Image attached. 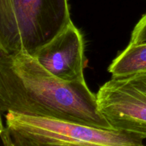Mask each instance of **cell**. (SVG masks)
I'll use <instances>...</instances> for the list:
<instances>
[{
	"mask_svg": "<svg viewBox=\"0 0 146 146\" xmlns=\"http://www.w3.org/2000/svg\"><path fill=\"white\" fill-rule=\"evenodd\" d=\"M0 111L113 129L86 81H61L24 53L0 55Z\"/></svg>",
	"mask_w": 146,
	"mask_h": 146,
	"instance_id": "1",
	"label": "cell"
},
{
	"mask_svg": "<svg viewBox=\"0 0 146 146\" xmlns=\"http://www.w3.org/2000/svg\"><path fill=\"white\" fill-rule=\"evenodd\" d=\"M71 22L68 0H0V55L34 56Z\"/></svg>",
	"mask_w": 146,
	"mask_h": 146,
	"instance_id": "2",
	"label": "cell"
},
{
	"mask_svg": "<svg viewBox=\"0 0 146 146\" xmlns=\"http://www.w3.org/2000/svg\"><path fill=\"white\" fill-rule=\"evenodd\" d=\"M6 127L40 146H145L138 135L115 129L9 112Z\"/></svg>",
	"mask_w": 146,
	"mask_h": 146,
	"instance_id": "3",
	"label": "cell"
},
{
	"mask_svg": "<svg viewBox=\"0 0 146 146\" xmlns=\"http://www.w3.org/2000/svg\"><path fill=\"white\" fill-rule=\"evenodd\" d=\"M96 98L113 129L146 138V71L113 76L101 86Z\"/></svg>",
	"mask_w": 146,
	"mask_h": 146,
	"instance_id": "4",
	"label": "cell"
},
{
	"mask_svg": "<svg viewBox=\"0 0 146 146\" xmlns=\"http://www.w3.org/2000/svg\"><path fill=\"white\" fill-rule=\"evenodd\" d=\"M34 57L43 68L61 81H86L84 38L73 21Z\"/></svg>",
	"mask_w": 146,
	"mask_h": 146,
	"instance_id": "5",
	"label": "cell"
},
{
	"mask_svg": "<svg viewBox=\"0 0 146 146\" xmlns=\"http://www.w3.org/2000/svg\"><path fill=\"white\" fill-rule=\"evenodd\" d=\"M143 71H146V43L129 44L108 68V72L113 76H123Z\"/></svg>",
	"mask_w": 146,
	"mask_h": 146,
	"instance_id": "6",
	"label": "cell"
},
{
	"mask_svg": "<svg viewBox=\"0 0 146 146\" xmlns=\"http://www.w3.org/2000/svg\"><path fill=\"white\" fill-rule=\"evenodd\" d=\"M4 132L8 146H40L17 131L9 129L6 126Z\"/></svg>",
	"mask_w": 146,
	"mask_h": 146,
	"instance_id": "7",
	"label": "cell"
},
{
	"mask_svg": "<svg viewBox=\"0 0 146 146\" xmlns=\"http://www.w3.org/2000/svg\"><path fill=\"white\" fill-rule=\"evenodd\" d=\"M146 43V13L135 25L129 44H140Z\"/></svg>",
	"mask_w": 146,
	"mask_h": 146,
	"instance_id": "8",
	"label": "cell"
},
{
	"mask_svg": "<svg viewBox=\"0 0 146 146\" xmlns=\"http://www.w3.org/2000/svg\"><path fill=\"white\" fill-rule=\"evenodd\" d=\"M4 131H5V128L3 131H0V146H8Z\"/></svg>",
	"mask_w": 146,
	"mask_h": 146,
	"instance_id": "9",
	"label": "cell"
},
{
	"mask_svg": "<svg viewBox=\"0 0 146 146\" xmlns=\"http://www.w3.org/2000/svg\"><path fill=\"white\" fill-rule=\"evenodd\" d=\"M1 111H0V131H3L5 128V126L3 124V121H2V118H1Z\"/></svg>",
	"mask_w": 146,
	"mask_h": 146,
	"instance_id": "10",
	"label": "cell"
}]
</instances>
